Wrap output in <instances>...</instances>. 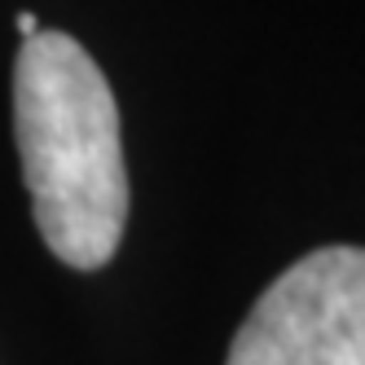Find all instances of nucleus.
<instances>
[{
  "mask_svg": "<svg viewBox=\"0 0 365 365\" xmlns=\"http://www.w3.org/2000/svg\"><path fill=\"white\" fill-rule=\"evenodd\" d=\"M225 365H365V247L295 259L255 299Z\"/></svg>",
  "mask_w": 365,
  "mask_h": 365,
  "instance_id": "obj_2",
  "label": "nucleus"
},
{
  "mask_svg": "<svg viewBox=\"0 0 365 365\" xmlns=\"http://www.w3.org/2000/svg\"><path fill=\"white\" fill-rule=\"evenodd\" d=\"M14 133L44 247L71 269L110 264L128 225L119 106L93 53L66 31L22 40Z\"/></svg>",
  "mask_w": 365,
  "mask_h": 365,
  "instance_id": "obj_1",
  "label": "nucleus"
},
{
  "mask_svg": "<svg viewBox=\"0 0 365 365\" xmlns=\"http://www.w3.org/2000/svg\"><path fill=\"white\" fill-rule=\"evenodd\" d=\"M18 31H22V40L36 36V31H40V18H36L31 9H22V14H18Z\"/></svg>",
  "mask_w": 365,
  "mask_h": 365,
  "instance_id": "obj_3",
  "label": "nucleus"
}]
</instances>
